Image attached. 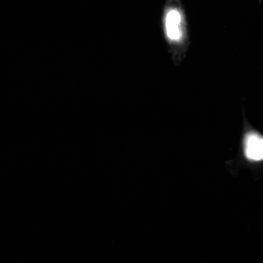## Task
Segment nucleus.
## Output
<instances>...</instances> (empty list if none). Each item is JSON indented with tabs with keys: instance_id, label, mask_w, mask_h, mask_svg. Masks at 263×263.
<instances>
[{
	"instance_id": "f257e3e1",
	"label": "nucleus",
	"mask_w": 263,
	"mask_h": 263,
	"mask_svg": "<svg viewBox=\"0 0 263 263\" xmlns=\"http://www.w3.org/2000/svg\"><path fill=\"white\" fill-rule=\"evenodd\" d=\"M161 23L171 59L178 66L186 56L190 44L188 21L179 0H166Z\"/></svg>"
},
{
	"instance_id": "f03ea898",
	"label": "nucleus",
	"mask_w": 263,
	"mask_h": 263,
	"mask_svg": "<svg viewBox=\"0 0 263 263\" xmlns=\"http://www.w3.org/2000/svg\"><path fill=\"white\" fill-rule=\"evenodd\" d=\"M244 153L249 160H263V137L256 132L247 134L244 139Z\"/></svg>"
}]
</instances>
